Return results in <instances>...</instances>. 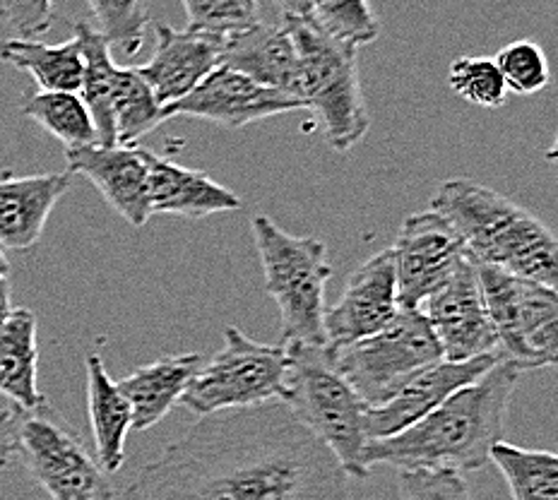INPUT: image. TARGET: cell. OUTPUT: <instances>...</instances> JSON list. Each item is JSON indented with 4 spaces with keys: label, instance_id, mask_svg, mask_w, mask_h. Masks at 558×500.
Here are the masks:
<instances>
[{
    "label": "cell",
    "instance_id": "obj_35",
    "mask_svg": "<svg viewBox=\"0 0 558 500\" xmlns=\"http://www.w3.org/2000/svg\"><path fill=\"white\" fill-rule=\"evenodd\" d=\"M0 22L15 39H39L53 25V0H0Z\"/></svg>",
    "mask_w": 558,
    "mask_h": 500
},
{
    "label": "cell",
    "instance_id": "obj_38",
    "mask_svg": "<svg viewBox=\"0 0 558 500\" xmlns=\"http://www.w3.org/2000/svg\"><path fill=\"white\" fill-rule=\"evenodd\" d=\"M13 310V301H10V279L0 275V325H3Z\"/></svg>",
    "mask_w": 558,
    "mask_h": 500
},
{
    "label": "cell",
    "instance_id": "obj_36",
    "mask_svg": "<svg viewBox=\"0 0 558 500\" xmlns=\"http://www.w3.org/2000/svg\"><path fill=\"white\" fill-rule=\"evenodd\" d=\"M17 424H20L17 406L0 410V469H5L17 455Z\"/></svg>",
    "mask_w": 558,
    "mask_h": 500
},
{
    "label": "cell",
    "instance_id": "obj_15",
    "mask_svg": "<svg viewBox=\"0 0 558 500\" xmlns=\"http://www.w3.org/2000/svg\"><path fill=\"white\" fill-rule=\"evenodd\" d=\"M65 171L70 176L77 173L89 179L113 212H119L131 227H145L153 217L145 147L87 145L68 149Z\"/></svg>",
    "mask_w": 558,
    "mask_h": 500
},
{
    "label": "cell",
    "instance_id": "obj_26",
    "mask_svg": "<svg viewBox=\"0 0 558 500\" xmlns=\"http://www.w3.org/2000/svg\"><path fill=\"white\" fill-rule=\"evenodd\" d=\"M488 462L504 474L513 500H558V458L554 452L498 440L488 450Z\"/></svg>",
    "mask_w": 558,
    "mask_h": 500
},
{
    "label": "cell",
    "instance_id": "obj_20",
    "mask_svg": "<svg viewBox=\"0 0 558 500\" xmlns=\"http://www.w3.org/2000/svg\"><path fill=\"white\" fill-rule=\"evenodd\" d=\"M149 171V207L153 215L203 219L209 215L239 212L241 197L203 171L181 167L177 161L145 149Z\"/></svg>",
    "mask_w": 558,
    "mask_h": 500
},
{
    "label": "cell",
    "instance_id": "obj_31",
    "mask_svg": "<svg viewBox=\"0 0 558 500\" xmlns=\"http://www.w3.org/2000/svg\"><path fill=\"white\" fill-rule=\"evenodd\" d=\"M498 73L504 77L508 92L520 97H534L549 87L551 70L546 53L537 41L515 39L494 56Z\"/></svg>",
    "mask_w": 558,
    "mask_h": 500
},
{
    "label": "cell",
    "instance_id": "obj_29",
    "mask_svg": "<svg viewBox=\"0 0 558 500\" xmlns=\"http://www.w3.org/2000/svg\"><path fill=\"white\" fill-rule=\"evenodd\" d=\"M95 32L113 49L135 58L145 44L149 10L145 0H85Z\"/></svg>",
    "mask_w": 558,
    "mask_h": 500
},
{
    "label": "cell",
    "instance_id": "obj_4",
    "mask_svg": "<svg viewBox=\"0 0 558 500\" xmlns=\"http://www.w3.org/2000/svg\"><path fill=\"white\" fill-rule=\"evenodd\" d=\"M289 368L282 402L332 452L349 479L364 481L371 474L364 455L368 446V406L337 374L328 346L284 344Z\"/></svg>",
    "mask_w": 558,
    "mask_h": 500
},
{
    "label": "cell",
    "instance_id": "obj_2",
    "mask_svg": "<svg viewBox=\"0 0 558 500\" xmlns=\"http://www.w3.org/2000/svg\"><path fill=\"white\" fill-rule=\"evenodd\" d=\"M522 370L498 356V362L456 394L426 414L407 431L371 440L364 462L404 469L480 472L488 464V450L506 428V414Z\"/></svg>",
    "mask_w": 558,
    "mask_h": 500
},
{
    "label": "cell",
    "instance_id": "obj_32",
    "mask_svg": "<svg viewBox=\"0 0 558 500\" xmlns=\"http://www.w3.org/2000/svg\"><path fill=\"white\" fill-rule=\"evenodd\" d=\"M448 85L456 95L474 107L501 109L508 101V89L498 73L494 58L488 56H460L452 61Z\"/></svg>",
    "mask_w": 558,
    "mask_h": 500
},
{
    "label": "cell",
    "instance_id": "obj_1",
    "mask_svg": "<svg viewBox=\"0 0 558 500\" xmlns=\"http://www.w3.org/2000/svg\"><path fill=\"white\" fill-rule=\"evenodd\" d=\"M121 500H349L332 452L277 400L197 418Z\"/></svg>",
    "mask_w": 558,
    "mask_h": 500
},
{
    "label": "cell",
    "instance_id": "obj_6",
    "mask_svg": "<svg viewBox=\"0 0 558 500\" xmlns=\"http://www.w3.org/2000/svg\"><path fill=\"white\" fill-rule=\"evenodd\" d=\"M255 251L263 265L265 289L282 318L279 344H325V286L332 277L328 246L311 236H294L270 217L251 222Z\"/></svg>",
    "mask_w": 558,
    "mask_h": 500
},
{
    "label": "cell",
    "instance_id": "obj_7",
    "mask_svg": "<svg viewBox=\"0 0 558 500\" xmlns=\"http://www.w3.org/2000/svg\"><path fill=\"white\" fill-rule=\"evenodd\" d=\"M289 354L284 344H263L234 325L225 328V346L203 362L179 404L207 416L248 410L284 398Z\"/></svg>",
    "mask_w": 558,
    "mask_h": 500
},
{
    "label": "cell",
    "instance_id": "obj_11",
    "mask_svg": "<svg viewBox=\"0 0 558 500\" xmlns=\"http://www.w3.org/2000/svg\"><path fill=\"white\" fill-rule=\"evenodd\" d=\"M418 310L432 325L444 362L498 356V340L486 313L480 272L470 255H464Z\"/></svg>",
    "mask_w": 558,
    "mask_h": 500
},
{
    "label": "cell",
    "instance_id": "obj_37",
    "mask_svg": "<svg viewBox=\"0 0 558 500\" xmlns=\"http://www.w3.org/2000/svg\"><path fill=\"white\" fill-rule=\"evenodd\" d=\"M279 17H311L308 0H270Z\"/></svg>",
    "mask_w": 558,
    "mask_h": 500
},
{
    "label": "cell",
    "instance_id": "obj_12",
    "mask_svg": "<svg viewBox=\"0 0 558 500\" xmlns=\"http://www.w3.org/2000/svg\"><path fill=\"white\" fill-rule=\"evenodd\" d=\"M390 251L398 272L400 306L412 310L422 308L424 301L468 255L456 229L432 207L404 219L400 236Z\"/></svg>",
    "mask_w": 558,
    "mask_h": 500
},
{
    "label": "cell",
    "instance_id": "obj_30",
    "mask_svg": "<svg viewBox=\"0 0 558 500\" xmlns=\"http://www.w3.org/2000/svg\"><path fill=\"white\" fill-rule=\"evenodd\" d=\"M311 20L332 39L362 49L380 34V20L368 0H308Z\"/></svg>",
    "mask_w": 558,
    "mask_h": 500
},
{
    "label": "cell",
    "instance_id": "obj_22",
    "mask_svg": "<svg viewBox=\"0 0 558 500\" xmlns=\"http://www.w3.org/2000/svg\"><path fill=\"white\" fill-rule=\"evenodd\" d=\"M87 370V412L92 426V440H95L97 464L107 472H121L125 462V440L133 428V412L125 394L121 392L104 358L97 352H89L85 358Z\"/></svg>",
    "mask_w": 558,
    "mask_h": 500
},
{
    "label": "cell",
    "instance_id": "obj_25",
    "mask_svg": "<svg viewBox=\"0 0 558 500\" xmlns=\"http://www.w3.org/2000/svg\"><path fill=\"white\" fill-rule=\"evenodd\" d=\"M75 39L83 46L85 70H83V85H80L77 95L85 101V107L92 115L97 131V145L111 147L116 145V131L111 119V99L116 89V73L119 65L113 61L111 46L104 41L101 34L85 20L73 22Z\"/></svg>",
    "mask_w": 558,
    "mask_h": 500
},
{
    "label": "cell",
    "instance_id": "obj_24",
    "mask_svg": "<svg viewBox=\"0 0 558 500\" xmlns=\"http://www.w3.org/2000/svg\"><path fill=\"white\" fill-rule=\"evenodd\" d=\"M0 61L25 70L44 92H77L83 85L85 58L75 37L58 46L39 39H5L0 44Z\"/></svg>",
    "mask_w": 558,
    "mask_h": 500
},
{
    "label": "cell",
    "instance_id": "obj_16",
    "mask_svg": "<svg viewBox=\"0 0 558 500\" xmlns=\"http://www.w3.org/2000/svg\"><path fill=\"white\" fill-rule=\"evenodd\" d=\"M496 362L498 356H480L472 362H444L440 358L438 364L418 370L386 404L368 410V443L407 431L416 422H422L426 414H432L436 406L444 404L450 394L482 378Z\"/></svg>",
    "mask_w": 558,
    "mask_h": 500
},
{
    "label": "cell",
    "instance_id": "obj_28",
    "mask_svg": "<svg viewBox=\"0 0 558 500\" xmlns=\"http://www.w3.org/2000/svg\"><path fill=\"white\" fill-rule=\"evenodd\" d=\"M111 119L116 145H135L140 137L153 133L167 121L165 107L155 92L137 73V68H121L116 73V89L111 99Z\"/></svg>",
    "mask_w": 558,
    "mask_h": 500
},
{
    "label": "cell",
    "instance_id": "obj_23",
    "mask_svg": "<svg viewBox=\"0 0 558 500\" xmlns=\"http://www.w3.org/2000/svg\"><path fill=\"white\" fill-rule=\"evenodd\" d=\"M0 394L22 412L49 402L39 390L37 316L29 308H13L0 325Z\"/></svg>",
    "mask_w": 558,
    "mask_h": 500
},
{
    "label": "cell",
    "instance_id": "obj_39",
    "mask_svg": "<svg viewBox=\"0 0 558 500\" xmlns=\"http://www.w3.org/2000/svg\"><path fill=\"white\" fill-rule=\"evenodd\" d=\"M0 275L10 277V263H8V258H5V251H3V248H0Z\"/></svg>",
    "mask_w": 558,
    "mask_h": 500
},
{
    "label": "cell",
    "instance_id": "obj_19",
    "mask_svg": "<svg viewBox=\"0 0 558 500\" xmlns=\"http://www.w3.org/2000/svg\"><path fill=\"white\" fill-rule=\"evenodd\" d=\"M70 185L73 176L68 171L32 176L5 171L0 176V248L32 251L37 246L46 222Z\"/></svg>",
    "mask_w": 558,
    "mask_h": 500
},
{
    "label": "cell",
    "instance_id": "obj_9",
    "mask_svg": "<svg viewBox=\"0 0 558 500\" xmlns=\"http://www.w3.org/2000/svg\"><path fill=\"white\" fill-rule=\"evenodd\" d=\"M498 356L520 370L551 368L558 358L556 289L527 282L506 270L476 265Z\"/></svg>",
    "mask_w": 558,
    "mask_h": 500
},
{
    "label": "cell",
    "instance_id": "obj_40",
    "mask_svg": "<svg viewBox=\"0 0 558 500\" xmlns=\"http://www.w3.org/2000/svg\"><path fill=\"white\" fill-rule=\"evenodd\" d=\"M368 500H380V498H368Z\"/></svg>",
    "mask_w": 558,
    "mask_h": 500
},
{
    "label": "cell",
    "instance_id": "obj_27",
    "mask_svg": "<svg viewBox=\"0 0 558 500\" xmlns=\"http://www.w3.org/2000/svg\"><path fill=\"white\" fill-rule=\"evenodd\" d=\"M22 115L39 123L68 149L97 145V131L92 115L77 92H44L37 89L22 101Z\"/></svg>",
    "mask_w": 558,
    "mask_h": 500
},
{
    "label": "cell",
    "instance_id": "obj_34",
    "mask_svg": "<svg viewBox=\"0 0 558 500\" xmlns=\"http://www.w3.org/2000/svg\"><path fill=\"white\" fill-rule=\"evenodd\" d=\"M398 493L400 500H474L462 474L448 469H404Z\"/></svg>",
    "mask_w": 558,
    "mask_h": 500
},
{
    "label": "cell",
    "instance_id": "obj_14",
    "mask_svg": "<svg viewBox=\"0 0 558 500\" xmlns=\"http://www.w3.org/2000/svg\"><path fill=\"white\" fill-rule=\"evenodd\" d=\"M306 111L304 103L282 95V92L263 87L255 80L236 73L227 65L213 70L191 95L165 107L167 121L185 115L217 123L229 131H241L251 123H258L272 115Z\"/></svg>",
    "mask_w": 558,
    "mask_h": 500
},
{
    "label": "cell",
    "instance_id": "obj_5",
    "mask_svg": "<svg viewBox=\"0 0 558 500\" xmlns=\"http://www.w3.org/2000/svg\"><path fill=\"white\" fill-rule=\"evenodd\" d=\"M299 58L296 97L323 125L335 153H349L366 137L371 115L366 109L359 49L332 39L311 17H284Z\"/></svg>",
    "mask_w": 558,
    "mask_h": 500
},
{
    "label": "cell",
    "instance_id": "obj_18",
    "mask_svg": "<svg viewBox=\"0 0 558 500\" xmlns=\"http://www.w3.org/2000/svg\"><path fill=\"white\" fill-rule=\"evenodd\" d=\"M222 65L299 101V58L284 17H260L248 29L227 34Z\"/></svg>",
    "mask_w": 558,
    "mask_h": 500
},
{
    "label": "cell",
    "instance_id": "obj_3",
    "mask_svg": "<svg viewBox=\"0 0 558 500\" xmlns=\"http://www.w3.org/2000/svg\"><path fill=\"white\" fill-rule=\"evenodd\" d=\"M432 209L456 229L476 265H488L549 289L558 284L554 231L525 207L470 179L440 183Z\"/></svg>",
    "mask_w": 558,
    "mask_h": 500
},
{
    "label": "cell",
    "instance_id": "obj_33",
    "mask_svg": "<svg viewBox=\"0 0 558 500\" xmlns=\"http://www.w3.org/2000/svg\"><path fill=\"white\" fill-rule=\"evenodd\" d=\"M189 29L207 34H234L260 20L258 0H181Z\"/></svg>",
    "mask_w": 558,
    "mask_h": 500
},
{
    "label": "cell",
    "instance_id": "obj_21",
    "mask_svg": "<svg viewBox=\"0 0 558 500\" xmlns=\"http://www.w3.org/2000/svg\"><path fill=\"white\" fill-rule=\"evenodd\" d=\"M201 364V354H171L140 366L119 380V388L131 404L135 431L155 428L181 402Z\"/></svg>",
    "mask_w": 558,
    "mask_h": 500
},
{
    "label": "cell",
    "instance_id": "obj_13",
    "mask_svg": "<svg viewBox=\"0 0 558 500\" xmlns=\"http://www.w3.org/2000/svg\"><path fill=\"white\" fill-rule=\"evenodd\" d=\"M392 251H378L349 277L337 304L325 308V346L342 349L386 330L400 313Z\"/></svg>",
    "mask_w": 558,
    "mask_h": 500
},
{
    "label": "cell",
    "instance_id": "obj_10",
    "mask_svg": "<svg viewBox=\"0 0 558 500\" xmlns=\"http://www.w3.org/2000/svg\"><path fill=\"white\" fill-rule=\"evenodd\" d=\"M17 455L51 500H116L109 474L49 402L20 410Z\"/></svg>",
    "mask_w": 558,
    "mask_h": 500
},
{
    "label": "cell",
    "instance_id": "obj_17",
    "mask_svg": "<svg viewBox=\"0 0 558 500\" xmlns=\"http://www.w3.org/2000/svg\"><path fill=\"white\" fill-rule=\"evenodd\" d=\"M157 46L145 65H137L161 107L183 99L203 80L222 65L225 34L177 29L155 22Z\"/></svg>",
    "mask_w": 558,
    "mask_h": 500
},
{
    "label": "cell",
    "instance_id": "obj_8",
    "mask_svg": "<svg viewBox=\"0 0 558 500\" xmlns=\"http://www.w3.org/2000/svg\"><path fill=\"white\" fill-rule=\"evenodd\" d=\"M328 352L337 374L368 410L386 404L418 370L444 358L432 325L422 310L412 308H400L398 318L374 337L342 349L328 346Z\"/></svg>",
    "mask_w": 558,
    "mask_h": 500
}]
</instances>
